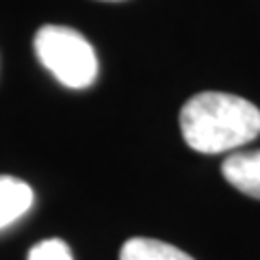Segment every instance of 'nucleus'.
<instances>
[{
	"label": "nucleus",
	"mask_w": 260,
	"mask_h": 260,
	"mask_svg": "<svg viewBox=\"0 0 260 260\" xmlns=\"http://www.w3.org/2000/svg\"><path fill=\"white\" fill-rule=\"evenodd\" d=\"M102 3H119V0H102Z\"/></svg>",
	"instance_id": "0eeeda50"
},
{
	"label": "nucleus",
	"mask_w": 260,
	"mask_h": 260,
	"mask_svg": "<svg viewBox=\"0 0 260 260\" xmlns=\"http://www.w3.org/2000/svg\"><path fill=\"white\" fill-rule=\"evenodd\" d=\"M35 54L61 85L85 89L98 76V56L91 44L70 26L46 24L35 35Z\"/></svg>",
	"instance_id": "f03ea898"
},
{
	"label": "nucleus",
	"mask_w": 260,
	"mask_h": 260,
	"mask_svg": "<svg viewBox=\"0 0 260 260\" xmlns=\"http://www.w3.org/2000/svg\"><path fill=\"white\" fill-rule=\"evenodd\" d=\"M221 174L234 189L260 200V148L232 152L223 160Z\"/></svg>",
	"instance_id": "7ed1b4c3"
},
{
	"label": "nucleus",
	"mask_w": 260,
	"mask_h": 260,
	"mask_svg": "<svg viewBox=\"0 0 260 260\" xmlns=\"http://www.w3.org/2000/svg\"><path fill=\"white\" fill-rule=\"evenodd\" d=\"M119 260H193L186 251L156 239L135 237L119 249Z\"/></svg>",
	"instance_id": "39448f33"
},
{
	"label": "nucleus",
	"mask_w": 260,
	"mask_h": 260,
	"mask_svg": "<svg viewBox=\"0 0 260 260\" xmlns=\"http://www.w3.org/2000/svg\"><path fill=\"white\" fill-rule=\"evenodd\" d=\"M32 206V189L13 176H0V230L28 213Z\"/></svg>",
	"instance_id": "20e7f679"
},
{
	"label": "nucleus",
	"mask_w": 260,
	"mask_h": 260,
	"mask_svg": "<svg viewBox=\"0 0 260 260\" xmlns=\"http://www.w3.org/2000/svg\"><path fill=\"white\" fill-rule=\"evenodd\" d=\"M28 260H74L70 247L61 239H46L30 247Z\"/></svg>",
	"instance_id": "423d86ee"
},
{
	"label": "nucleus",
	"mask_w": 260,
	"mask_h": 260,
	"mask_svg": "<svg viewBox=\"0 0 260 260\" xmlns=\"http://www.w3.org/2000/svg\"><path fill=\"white\" fill-rule=\"evenodd\" d=\"M180 130L195 152L237 150L260 135V109L245 98L204 91L186 100L180 111Z\"/></svg>",
	"instance_id": "f257e3e1"
}]
</instances>
